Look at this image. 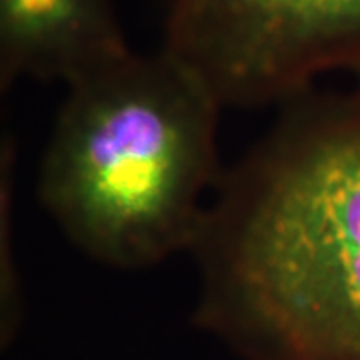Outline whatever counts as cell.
I'll return each mask as SVG.
<instances>
[{
  "instance_id": "cell-2",
  "label": "cell",
  "mask_w": 360,
  "mask_h": 360,
  "mask_svg": "<svg viewBox=\"0 0 360 360\" xmlns=\"http://www.w3.org/2000/svg\"><path fill=\"white\" fill-rule=\"evenodd\" d=\"M222 107L165 51L129 52L67 85L39 199L72 245L119 270L192 249L224 169Z\"/></svg>"
},
{
  "instance_id": "cell-1",
  "label": "cell",
  "mask_w": 360,
  "mask_h": 360,
  "mask_svg": "<svg viewBox=\"0 0 360 360\" xmlns=\"http://www.w3.org/2000/svg\"><path fill=\"white\" fill-rule=\"evenodd\" d=\"M305 90L225 167L192 255L195 326L240 360H360V74Z\"/></svg>"
},
{
  "instance_id": "cell-4",
  "label": "cell",
  "mask_w": 360,
  "mask_h": 360,
  "mask_svg": "<svg viewBox=\"0 0 360 360\" xmlns=\"http://www.w3.org/2000/svg\"><path fill=\"white\" fill-rule=\"evenodd\" d=\"M132 52L112 0H0V94L67 85Z\"/></svg>"
},
{
  "instance_id": "cell-3",
  "label": "cell",
  "mask_w": 360,
  "mask_h": 360,
  "mask_svg": "<svg viewBox=\"0 0 360 360\" xmlns=\"http://www.w3.org/2000/svg\"><path fill=\"white\" fill-rule=\"evenodd\" d=\"M162 51L224 110L281 107L360 74V0H170Z\"/></svg>"
},
{
  "instance_id": "cell-5",
  "label": "cell",
  "mask_w": 360,
  "mask_h": 360,
  "mask_svg": "<svg viewBox=\"0 0 360 360\" xmlns=\"http://www.w3.org/2000/svg\"><path fill=\"white\" fill-rule=\"evenodd\" d=\"M15 141L2 134L0 143V345L6 350L20 334L24 322V294L13 254V175Z\"/></svg>"
}]
</instances>
